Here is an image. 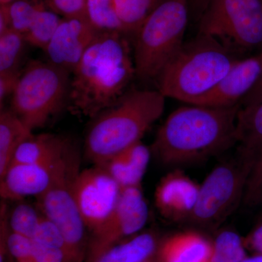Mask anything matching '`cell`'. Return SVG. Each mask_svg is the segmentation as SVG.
<instances>
[{
    "instance_id": "cell-23",
    "label": "cell",
    "mask_w": 262,
    "mask_h": 262,
    "mask_svg": "<svg viewBox=\"0 0 262 262\" xmlns=\"http://www.w3.org/2000/svg\"><path fill=\"white\" fill-rule=\"evenodd\" d=\"M87 17L89 23L99 33L127 34L117 14L115 0H87Z\"/></svg>"
},
{
    "instance_id": "cell-30",
    "label": "cell",
    "mask_w": 262,
    "mask_h": 262,
    "mask_svg": "<svg viewBox=\"0 0 262 262\" xmlns=\"http://www.w3.org/2000/svg\"><path fill=\"white\" fill-rule=\"evenodd\" d=\"M33 241L39 244L63 250L67 255V262H69L68 251L61 231L44 215Z\"/></svg>"
},
{
    "instance_id": "cell-31",
    "label": "cell",
    "mask_w": 262,
    "mask_h": 262,
    "mask_svg": "<svg viewBox=\"0 0 262 262\" xmlns=\"http://www.w3.org/2000/svg\"><path fill=\"white\" fill-rule=\"evenodd\" d=\"M34 241L10 231L7 242L8 253L15 262H32Z\"/></svg>"
},
{
    "instance_id": "cell-42",
    "label": "cell",
    "mask_w": 262,
    "mask_h": 262,
    "mask_svg": "<svg viewBox=\"0 0 262 262\" xmlns=\"http://www.w3.org/2000/svg\"><path fill=\"white\" fill-rule=\"evenodd\" d=\"M261 206H262V205H261ZM261 219H262V213H261Z\"/></svg>"
},
{
    "instance_id": "cell-41",
    "label": "cell",
    "mask_w": 262,
    "mask_h": 262,
    "mask_svg": "<svg viewBox=\"0 0 262 262\" xmlns=\"http://www.w3.org/2000/svg\"><path fill=\"white\" fill-rule=\"evenodd\" d=\"M13 0H0V5L8 4V3H11Z\"/></svg>"
},
{
    "instance_id": "cell-12",
    "label": "cell",
    "mask_w": 262,
    "mask_h": 262,
    "mask_svg": "<svg viewBox=\"0 0 262 262\" xmlns=\"http://www.w3.org/2000/svg\"><path fill=\"white\" fill-rule=\"evenodd\" d=\"M56 159L37 164L11 165L0 178V195L4 200L20 201L27 196L37 198L51 187L64 163L70 149Z\"/></svg>"
},
{
    "instance_id": "cell-34",
    "label": "cell",
    "mask_w": 262,
    "mask_h": 262,
    "mask_svg": "<svg viewBox=\"0 0 262 262\" xmlns=\"http://www.w3.org/2000/svg\"><path fill=\"white\" fill-rule=\"evenodd\" d=\"M0 214V262H5L8 254L7 242L9 236L10 229L8 224V211L5 204L1 205Z\"/></svg>"
},
{
    "instance_id": "cell-19",
    "label": "cell",
    "mask_w": 262,
    "mask_h": 262,
    "mask_svg": "<svg viewBox=\"0 0 262 262\" xmlns=\"http://www.w3.org/2000/svg\"><path fill=\"white\" fill-rule=\"evenodd\" d=\"M68 144L67 140L53 134L32 135L19 146L11 165L41 163L56 159L63 155Z\"/></svg>"
},
{
    "instance_id": "cell-22",
    "label": "cell",
    "mask_w": 262,
    "mask_h": 262,
    "mask_svg": "<svg viewBox=\"0 0 262 262\" xmlns=\"http://www.w3.org/2000/svg\"><path fill=\"white\" fill-rule=\"evenodd\" d=\"M62 18L48 6V2L37 10L28 32L24 34L26 42L46 51L61 23Z\"/></svg>"
},
{
    "instance_id": "cell-2",
    "label": "cell",
    "mask_w": 262,
    "mask_h": 262,
    "mask_svg": "<svg viewBox=\"0 0 262 262\" xmlns=\"http://www.w3.org/2000/svg\"><path fill=\"white\" fill-rule=\"evenodd\" d=\"M123 33H99L72 72L69 101L72 112L95 118L125 94L136 75Z\"/></svg>"
},
{
    "instance_id": "cell-33",
    "label": "cell",
    "mask_w": 262,
    "mask_h": 262,
    "mask_svg": "<svg viewBox=\"0 0 262 262\" xmlns=\"http://www.w3.org/2000/svg\"><path fill=\"white\" fill-rule=\"evenodd\" d=\"M22 71L0 73V103L1 107L6 98L13 95L21 75Z\"/></svg>"
},
{
    "instance_id": "cell-20",
    "label": "cell",
    "mask_w": 262,
    "mask_h": 262,
    "mask_svg": "<svg viewBox=\"0 0 262 262\" xmlns=\"http://www.w3.org/2000/svg\"><path fill=\"white\" fill-rule=\"evenodd\" d=\"M33 135L32 131L11 110L0 112V178L9 168L22 143Z\"/></svg>"
},
{
    "instance_id": "cell-15",
    "label": "cell",
    "mask_w": 262,
    "mask_h": 262,
    "mask_svg": "<svg viewBox=\"0 0 262 262\" xmlns=\"http://www.w3.org/2000/svg\"><path fill=\"white\" fill-rule=\"evenodd\" d=\"M200 186L179 170L167 174L157 186L155 206L172 221H187L195 207Z\"/></svg>"
},
{
    "instance_id": "cell-7",
    "label": "cell",
    "mask_w": 262,
    "mask_h": 262,
    "mask_svg": "<svg viewBox=\"0 0 262 262\" xmlns=\"http://www.w3.org/2000/svg\"><path fill=\"white\" fill-rule=\"evenodd\" d=\"M70 73L51 62L40 61H31L22 71L10 110L29 130L45 126L69 99Z\"/></svg>"
},
{
    "instance_id": "cell-29",
    "label": "cell",
    "mask_w": 262,
    "mask_h": 262,
    "mask_svg": "<svg viewBox=\"0 0 262 262\" xmlns=\"http://www.w3.org/2000/svg\"><path fill=\"white\" fill-rule=\"evenodd\" d=\"M243 204L247 207L262 205V146L258 151L250 173Z\"/></svg>"
},
{
    "instance_id": "cell-36",
    "label": "cell",
    "mask_w": 262,
    "mask_h": 262,
    "mask_svg": "<svg viewBox=\"0 0 262 262\" xmlns=\"http://www.w3.org/2000/svg\"><path fill=\"white\" fill-rule=\"evenodd\" d=\"M246 248L256 251L258 254H262V219L257 226L244 239Z\"/></svg>"
},
{
    "instance_id": "cell-35",
    "label": "cell",
    "mask_w": 262,
    "mask_h": 262,
    "mask_svg": "<svg viewBox=\"0 0 262 262\" xmlns=\"http://www.w3.org/2000/svg\"><path fill=\"white\" fill-rule=\"evenodd\" d=\"M262 103V67L256 83L239 103L241 108L253 107Z\"/></svg>"
},
{
    "instance_id": "cell-21",
    "label": "cell",
    "mask_w": 262,
    "mask_h": 262,
    "mask_svg": "<svg viewBox=\"0 0 262 262\" xmlns=\"http://www.w3.org/2000/svg\"><path fill=\"white\" fill-rule=\"evenodd\" d=\"M237 128L238 147L257 155L262 146V103L241 108Z\"/></svg>"
},
{
    "instance_id": "cell-8",
    "label": "cell",
    "mask_w": 262,
    "mask_h": 262,
    "mask_svg": "<svg viewBox=\"0 0 262 262\" xmlns=\"http://www.w3.org/2000/svg\"><path fill=\"white\" fill-rule=\"evenodd\" d=\"M77 151L71 145L51 187L37 198L39 211L61 231L68 251L69 262H85L89 235L76 203L73 182L80 171Z\"/></svg>"
},
{
    "instance_id": "cell-5",
    "label": "cell",
    "mask_w": 262,
    "mask_h": 262,
    "mask_svg": "<svg viewBox=\"0 0 262 262\" xmlns=\"http://www.w3.org/2000/svg\"><path fill=\"white\" fill-rule=\"evenodd\" d=\"M189 0H163L135 33L136 75L157 80L180 51L189 17Z\"/></svg>"
},
{
    "instance_id": "cell-14",
    "label": "cell",
    "mask_w": 262,
    "mask_h": 262,
    "mask_svg": "<svg viewBox=\"0 0 262 262\" xmlns=\"http://www.w3.org/2000/svg\"><path fill=\"white\" fill-rule=\"evenodd\" d=\"M98 34L85 19L62 18L44 52L49 62L72 72Z\"/></svg>"
},
{
    "instance_id": "cell-38",
    "label": "cell",
    "mask_w": 262,
    "mask_h": 262,
    "mask_svg": "<svg viewBox=\"0 0 262 262\" xmlns=\"http://www.w3.org/2000/svg\"><path fill=\"white\" fill-rule=\"evenodd\" d=\"M241 262H262V254H257L252 257H246Z\"/></svg>"
},
{
    "instance_id": "cell-3",
    "label": "cell",
    "mask_w": 262,
    "mask_h": 262,
    "mask_svg": "<svg viewBox=\"0 0 262 262\" xmlns=\"http://www.w3.org/2000/svg\"><path fill=\"white\" fill-rule=\"evenodd\" d=\"M165 97L159 91L134 90L95 117L84 141V154L94 165L139 142L161 117Z\"/></svg>"
},
{
    "instance_id": "cell-16",
    "label": "cell",
    "mask_w": 262,
    "mask_h": 262,
    "mask_svg": "<svg viewBox=\"0 0 262 262\" xmlns=\"http://www.w3.org/2000/svg\"><path fill=\"white\" fill-rule=\"evenodd\" d=\"M212 242L194 231L168 236L160 241L157 262H211Z\"/></svg>"
},
{
    "instance_id": "cell-27",
    "label": "cell",
    "mask_w": 262,
    "mask_h": 262,
    "mask_svg": "<svg viewBox=\"0 0 262 262\" xmlns=\"http://www.w3.org/2000/svg\"><path fill=\"white\" fill-rule=\"evenodd\" d=\"M26 43L24 34L14 29L0 34V73L19 70Z\"/></svg>"
},
{
    "instance_id": "cell-26",
    "label": "cell",
    "mask_w": 262,
    "mask_h": 262,
    "mask_svg": "<svg viewBox=\"0 0 262 262\" xmlns=\"http://www.w3.org/2000/svg\"><path fill=\"white\" fill-rule=\"evenodd\" d=\"M43 214L38 207L27 203H20L8 211V224L10 231L15 233L34 238Z\"/></svg>"
},
{
    "instance_id": "cell-1",
    "label": "cell",
    "mask_w": 262,
    "mask_h": 262,
    "mask_svg": "<svg viewBox=\"0 0 262 262\" xmlns=\"http://www.w3.org/2000/svg\"><path fill=\"white\" fill-rule=\"evenodd\" d=\"M241 105L229 108L182 106L173 112L158 131L152 151L167 166L201 161L237 144Z\"/></svg>"
},
{
    "instance_id": "cell-40",
    "label": "cell",
    "mask_w": 262,
    "mask_h": 262,
    "mask_svg": "<svg viewBox=\"0 0 262 262\" xmlns=\"http://www.w3.org/2000/svg\"><path fill=\"white\" fill-rule=\"evenodd\" d=\"M141 262H157L156 255L152 257L148 258V259L144 260V261Z\"/></svg>"
},
{
    "instance_id": "cell-24",
    "label": "cell",
    "mask_w": 262,
    "mask_h": 262,
    "mask_svg": "<svg viewBox=\"0 0 262 262\" xmlns=\"http://www.w3.org/2000/svg\"><path fill=\"white\" fill-rule=\"evenodd\" d=\"M163 0H115L119 18L127 34L139 29Z\"/></svg>"
},
{
    "instance_id": "cell-9",
    "label": "cell",
    "mask_w": 262,
    "mask_h": 262,
    "mask_svg": "<svg viewBox=\"0 0 262 262\" xmlns=\"http://www.w3.org/2000/svg\"><path fill=\"white\" fill-rule=\"evenodd\" d=\"M198 34L234 50L262 46V0H206Z\"/></svg>"
},
{
    "instance_id": "cell-28",
    "label": "cell",
    "mask_w": 262,
    "mask_h": 262,
    "mask_svg": "<svg viewBox=\"0 0 262 262\" xmlns=\"http://www.w3.org/2000/svg\"><path fill=\"white\" fill-rule=\"evenodd\" d=\"M48 0H13L8 3L12 29L25 34L39 8Z\"/></svg>"
},
{
    "instance_id": "cell-37",
    "label": "cell",
    "mask_w": 262,
    "mask_h": 262,
    "mask_svg": "<svg viewBox=\"0 0 262 262\" xmlns=\"http://www.w3.org/2000/svg\"><path fill=\"white\" fill-rule=\"evenodd\" d=\"M12 29L8 4L0 5V34Z\"/></svg>"
},
{
    "instance_id": "cell-10",
    "label": "cell",
    "mask_w": 262,
    "mask_h": 262,
    "mask_svg": "<svg viewBox=\"0 0 262 262\" xmlns=\"http://www.w3.org/2000/svg\"><path fill=\"white\" fill-rule=\"evenodd\" d=\"M122 192V187L101 165L77 173L73 182L74 196L90 234L113 214Z\"/></svg>"
},
{
    "instance_id": "cell-25",
    "label": "cell",
    "mask_w": 262,
    "mask_h": 262,
    "mask_svg": "<svg viewBox=\"0 0 262 262\" xmlns=\"http://www.w3.org/2000/svg\"><path fill=\"white\" fill-rule=\"evenodd\" d=\"M246 257L244 239L234 231H222L212 242L211 262H241Z\"/></svg>"
},
{
    "instance_id": "cell-32",
    "label": "cell",
    "mask_w": 262,
    "mask_h": 262,
    "mask_svg": "<svg viewBox=\"0 0 262 262\" xmlns=\"http://www.w3.org/2000/svg\"><path fill=\"white\" fill-rule=\"evenodd\" d=\"M48 3L51 10L63 18L88 20L87 0H48Z\"/></svg>"
},
{
    "instance_id": "cell-4",
    "label": "cell",
    "mask_w": 262,
    "mask_h": 262,
    "mask_svg": "<svg viewBox=\"0 0 262 262\" xmlns=\"http://www.w3.org/2000/svg\"><path fill=\"white\" fill-rule=\"evenodd\" d=\"M232 52L213 38L198 34L165 66L156 80L158 91L165 98L189 104L211 91L238 61Z\"/></svg>"
},
{
    "instance_id": "cell-39",
    "label": "cell",
    "mask_w": 262,
    "mask_h": 262,
    "mask_svg": "<svg viewBox=\"0 0 262 262\" xmlns=\"http://www.w3.org/2000/svg\"><path fill=\"white\" fill-rule=\"evenodd\" d=\"M191 1H192V3H195V4H198V6L201 7L202 8V7H203V5L206 3V0H191Z\"/></svg>"
},
{
    "instance_id": "cell-13",
    "label": "cell",
    "mask_w": 262,
    "mask_h": 262,
    "mask_svg": "<svg viewBox=\"0 0 262 262\" xmlns=\"http://www.w3.org/2000/svg\"><path fill=\"white\" fill-rule=\"evenodd\" d=\"M261 67L262 51L257 56L239 59L211 91L193 100L189 104L213 108L239 105L256 83Z\"/></svg>"
},
{
    "instance_id": "cell-11",
    "label": "cell",
    "mask_w": 262,
    "mask_h": 262,
    "mask_svg": "<svg viewBox=\"0 0 262 262\" xmlns=\"http://www.w3.org/2000/svg\"><path fill=\"white\" fill-rule=\"evenodd\" d=\"M149 218V208L141 187L122 189L113 214L90 234L85 262H92L105 251L141 232Z\"/></svg>"
},
{
    "instance_id": "cell-18",
    "label": "cell",
    "mask_w": 262,
    "mask_h": 262,
    "mask_svg": "<svg viewBox=\"0 0 262 262\" xmlns=\"http://www.w3.org/2000/svg\"><path fill=\"white\" fill-rule=\"evenodd\" d=\"M160 241L154 232H140L112 246L92 262H141L156 255Z\"/></svg>"
},
{
    "instance_id": "cell-6",
    "label": "cell",
    "mask_w": 262,
    "mask_h": 262,
    "mask_svg": "<svg viewBox=\"0 0 262 262\" xmlns=\"http://www.w3.org/2000/svg\"><path fill=\"white\" fill-rule=\"evenodd\" d=\"M256 158V155L238 147L233 157L215 167L200 187L188 222L207 229L222 225L243 203Z\"/></svg>"
},
{
    "instance_id": "cell-17",
    "label": "cell",
    "mask_w": 262,
    "mask_h": 262,
    "mask_svg": "<svg viewBox=\"0 0 262 262\" xmlns=\"http://www.w3.org/2000/svg\"><path fill=\"white\" fill-rule=\"evenodd\" d=\"M150 158L149 148L140 141L98 165L113 177L122 189L141 187Z\"/></svg>"
}]
</instances>
